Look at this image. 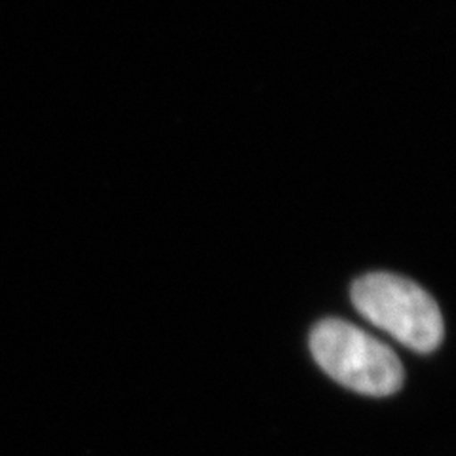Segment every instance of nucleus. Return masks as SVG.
Segmentation results:
<instances>
[{
    "label": "nucleus",
    "mask_w": 456,
    "mask_h": 456,
    "mask_svg": "<svg viewBox=\"0 0 456 456\" xmlns=\"http://www.w3.org/2000/svg\"><path fill=\"white\" fill-rule=\"evenodd\" d=\"M354 306L403 346L432 352L444 340V316L430 293L407 278L373 273L352 285Z\"/></svg>",
    "instance_id": "obj_1"
},
{
    "label": "nucleus",
    "mask_w": 456,
    "mask_h": 456,
    "mask_svg": "<svg viewBox=\"0 0 456 456\" xmlns=\"http://www.w3.org/2000/svg\"><path fill=\"white\" fill-rule=\"evenodd\" d=\"M314 360L342 387L390 395L403 384V367L390 346L342 320H323L310 335Z\"/></svg>",
    "instance_id": "obj_2"
}]
</instances>
